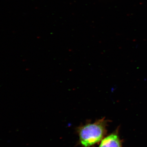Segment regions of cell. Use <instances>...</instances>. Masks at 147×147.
I'll use <instances>...</instances> for the list:
<instances>
[{
    "mask_svg": "<svg viewBox=\"0 0 147 147\" xmlns=\"http://www.w3.org/2000/svg\"><path fill=\"white\" fill-rule=\"evenodd\" d=\"M98 147H122V141L119 137L118 130L104 138Z\"/></svg>",
    "mask_w": 147,
    "mask_h": 147,
    "instance_id": "7a4b0ae2",
    "label": "cell"
},
{
    "mask_svg": "<svg viewBox=\"0 0 147 147\" xmlns=\"http://www.w3.org/2000/svg\"><path fill=\"white\" fill-rule=\"evenodd\" d=\"M107 123L108 121L103 118L79 127L77 131L80 144L84 147H90L100 142L106 133Z\"/></svg>",
    "mask_w": 147,
    "mask_h": 147,
    "instance_id": "6da1fadb",
    "label": "cell"
}]
</instances>
